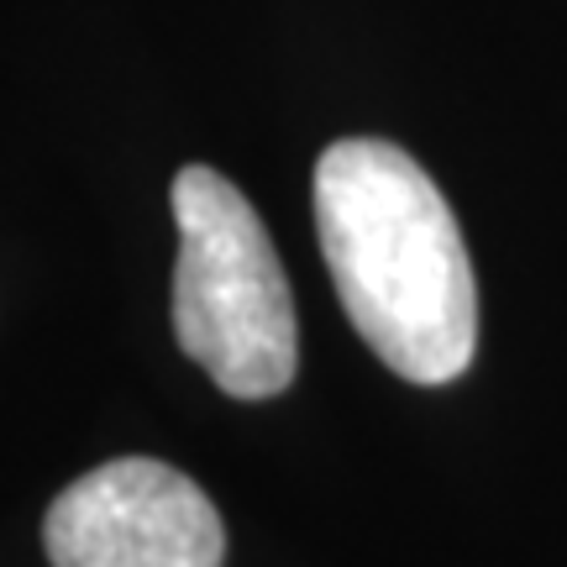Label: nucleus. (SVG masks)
<instances>
[{
  "instance_id": "1",
  "label": "nucleus",
  "mask_w": 567,
  "mask_h": 567,
  "mask_svg": "<svg viewBox=\"0 0 567 567\" xmlns=\"http://www.w3.org/2000/svg\"><path fill=\"white\" fill-rule=\"evenodd\" d=\"M316 231L352 331L410 384L463 379L478 284L446 195L405 147L342 137L316 158Z\"/></svg>"
},
{
  "instance_id": "2",
  "label": "nucleus",
  "mask_w": 567,
  "mask_h": 567,
  "mask_svg": "<svg viewBox=\"0 0 567 567\" xmlns=\"http://www.w3.org/2000/svg\"><path fill=\"white\" fill-rule=\"evenodd\" d=\"M174 337L231 400H274L300 363L295 300L268 226L237 184L189 163L174 174Z\"/></svg>"
},
{
  "instance_id": "3",
  "label": "nucleus",
  "mask_w": 567,
  "mask_h": 567,
  "mask_svg": "<svg viewBox=\"0 0 567 567\" xmlns=\"http://www.w3.org/2000/svg\"><path fill=\"white\" fill-rule=\"evenodd\" d=\"M42 547L53 567H221L226 530L179 467L116 457L48 505Z\"/></svg>"
}]
</instances>
